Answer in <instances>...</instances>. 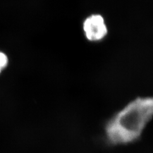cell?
<instances>
[{"label":"cell","instance_id":"obj_1","mask_svg":"<svg viewBox=\"0 0 153 153\" xmlns=\"http://www.w3.org/2000/svg\"><path fill=\"white\" fill-rule=\"evenodd\" d=\"M153 118V97H138L116 112L105 126L109 143L127 145L137 142Z\"/></svg>","mask_w":153,"mask_h":153},{"label":"cell","instance_id":"obj_2","mask_svg":"<svg viewBox=\"0 0 153 153\" xmlns=\"http://www.w3.org/2000/svg\"><path fill=\"white\" fill-rule=\"evenodd\" d=\"M83 29L86 38L90 42L100 41L108 33L104 18L97 14H92L85 19L83 23Z\"/></svg>","mask_w":153,"mask_h":153},{"label":"cell","instance_id":"obj_4","mask_svg":"<svg viewBox=\"0 0 153 153\" xmlns=\"http://www.w3.org/2000/svg\"><path fill=\"white\" fill-rule=\"evenodd\" d=\"M1 69H0V73H1Z\"/></svg>","mask_w":153,"mask_h":153},{"label":"cell","instance_id":"obj_3","mask_svg":"<svg viewBox=\"0 0 153 153\" xmlns=\"http://www.w3.org/2000/svg\"><path fill=\"white\" fill-rule=\"evenodd\" d=\"M8 64V59L7 56L3 52H0V69L2 71Z\"/></svg>","mask_w":153,"mask_h":153}]
</instances>
